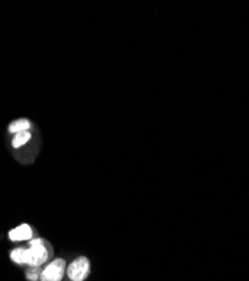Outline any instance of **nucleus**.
<instances>
[{
	"mask_svg": "<svg viewBox=\"0 0 249 281\" xmlns=\"http://www.w3.org/2000/svg\"><path fill=\"white\" fill-rule=\"evenodd\" d=\"M49 253L44 242L40 239L32 240L26 249V265L31 267H39L48 260Z\"/></svg>",
	"mask_w": 249,
	"mask_h": 281,
	"instance_id": "nucleus-1",
	"label": "nucleus"
},
{
	"mask_svg": "<svg viewBox=\"0 0 249 281\" xmlns=\"http://www.w3.org/2000/svg\"><path fill=\"white\" fill-rule=\"evenodd\" d=\"M90 261L88 257L79 256L67 268V276L72 281H84L90 274Z\"/></svg>",
	"mask_w": 249,
	"mask_h": 281,
	"instance_id": "nucleus-2",
	"label": "nucleus"
},
{
	"mask_svg": "<svg viewBox=\"0 0 249 281\" xmlns=\"http://www.w3.org/2000/svg\"><path fill=\"white\" fill-rule=\"evenodd\" d=\"M65 273V261L56 259L40 273V281H61Z\"/></svg>",
	"mask_w": 249,
	"mask_h": 281,
	"instance_id": "nucleus-3",
	"label": "nucleus"
},
{
	"mask_svg": "<svg viewBox=\"0 0 249 281\" xmlns=\"http://www.w3.org/2000/svg\"><path fill=\"white\" fill-rule=\"evenodd\" d=\"M33 232L30 225L27 224H22L18 227H16L14 229H11L9 232V239L11 241H25V240H30L32 237Z\"/></svg>",
	"mask_w": 249,
	"mask_h": 281,
	"instance_id": "nucleus-4",
	"label": "nucleus"
},
{
	"mask_svg": "<svg viewBox=\"0 0 249 281\" xmlns=\"http://www.w3.org/2000/svg\"><path fill=\"white\" fill-rule=\"evenodd\" d=\"M30 126H31L30 120L25 119V118H20V119L14 120V122L8 126V131L10 132V133L17 134V133H20V132L27 131L28 128H30Z\"/></svg>",
	"mask_w": 249,
	"mask_h": 281,
	"instance_id": "nucleus-5",
	"label": "nucleus"
},
{
	"mask_svg": "<svg viewBox=\"0 0 249 281\" xmlns=\"http://www.w3.org/2000/svg\"><path fill=\"white\" fill-rule=\"evenodd\" d=\"M31 137H32L31 132H28V131L20 132V133L15 134L13 142H11V144H13V146L15 148H18V147L22 146L24 144H26V143L31 140Z\"/></svg>",
	"mask_w": 249,
	"mask_h": 281,
	"instance_id": "nucleus-6",
	"label": "nucleus"
},
{
	"mask_svg": "<svg viewBox=\"0 0 249 281\" xmlns=\"http://www.w3.org/2000/svg\"><path fill=\"white\" fill-rule=\"evenodd\" d=\"M10 257L11 260L17 263V265H26V249L25 248L15 249L10 253Z\"/></svg>",
	"mask_w": 249,
	"mask_h": 281,
	"instance_id": "nucleus-7",
	"label": "nucleus"
},
{
	"mask_svg": "<svg viewBox=\"0 0 249 281\" xmlns=\"http://www.w3.org/2000/svg\"><path fill=\"white\" fill-rule=\"evenodd\" d=\"M26 277L27 279H30L32 281H36L39 277V270L38 269H31V270H28L27 273H26Z\"/></svg>",
	"mask_w": 249,
	"mask_h": 281,
	"instance_id": "nucleus-8",
	"label": "nucleus"
}]
</instances>
